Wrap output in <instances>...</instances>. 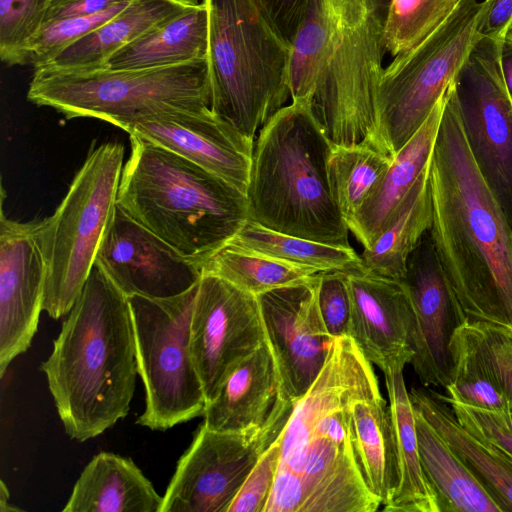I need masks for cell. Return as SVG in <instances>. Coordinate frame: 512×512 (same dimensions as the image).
<instances>
[{
  "label": "cell",
  "mask_w": 512,
  "mask_h": 512,
  "mask_svg": "<svg viewBox=\"0 0 512 512\" xmlns=\"http://www.w3.org/2000/svg\"><path fill=\"white\" fill-rule=\"evenodd\" d=\"M500 67L512 100V26L508 29L500 46Z\"/></svg>",
  "instance_id": "cell-45"
},
{
  "label": "cell",
  "mask_w": 512,
  "mask_h": 512,
  "mask_svg": "<svg viewBox=\"0 0 512 512\" xmlns=\"http://www.w3.org/2000/svg\"><path fill=\"white\" fill-rule=\"evenodd\" d=\"M265 341L257 296L218 276L202 273L192 310L189 346L206 404Z\"/></svg>",
  "instance_id": "cell-14"
},
{
  "label": "cell",
  "mask_w": 512,
  "mask_h": 512,
  "mask_svg": "<svg viewBox=\"0 0 512 512\" xmlns=\"http://www.w3.org/2000/svg\"><path fill=\"white\" fill-rule=\"evenodd\" d=\"M280 394V377L265 341L225 380L206 404L203 424L215 431L239 432L262 425Z\"/></svg>",
  "instance_id": "cell-23"
},
{
  "label": "cell",
  "mask_w": 512,
  "mask_h": 512,
  "mask_svg": "<svg viewBox=\"0 0 512 512\" xmlns=\"http://www.w3.org/2000/svg\"><path fill=\"white\" fill-rule=\"evenodd\" d=\"M228 244L316 272L346 270L360 263V256L352 247H336L292 236L249 219Z\"/></svg>",
  "instance_id": "cell-32"
},
{
  "label": "cell",
  "mask_w": 512,
  "mask_h": 512,
  "mask_svg": "<svg viewBox=\"0 0 512 512\" xmlns=\"http://www.w3.org/2000/svg\"><path fill=\"white\" fill-rule=\"evenodd\" d=\"M124 164L116 204L185 257L201 265L249 219L246 195L197 164L137 136Z\"/></svg>",
  "instance_id": "cell-5"
},
{
  "label": "cell",
  "mask_w": 512,
  "mask_h": 512,
  "mask_svg": "<svg viewBox=\"0 0 512 512\" xmlns=\"http://www.w3.org/2000/svg\"><path fill=\"white\" fill-rule=\"evenodd\" d=\"M512 26V0H491L480 26V35L503 41Z\"/></svg>",
  "instance_id": "cell-44"
},
{
  "label": "cell",
  "mask_w": 512,
  "mask_h": 512,
  "mask_svg": "<svg viewBox=\"0 0 512 512\" xmlns=\"http://www.w3.org/2000/svg\"><path fill=\"white\" fill-rule=\"evenodd\" d=\"M163 496L131 458L96 454L84 467L63 512H160Z\"/></svg>",
  "instance_id": "cell-24"
},
{
  "label": "cell",
  "mask_w": 512,
  "mask_h": 512,
  "mask_svg": "<svg viewBox=\"0 0 512 512\" xmlns=\"http://www.w3.org/2000/svg\"><path fill=\"white\" fill-rule=\"evenodd\" d=\"M414 414L422 468L439 512H503L435 428L415 409Z\"/></svg>",
  "instance_id": "cell-28"
},
{
  "label": "cell",
  "mask_w": 512,
  "mask_h": 512,
  "mask_svg": "<svg viewBox=\"0 0 512 512\" xmlns=\"http://www.w3.org/2000/svg\"><path fill=\"white\" fill-rule=\"evenodd\" d=\"M27 99L66 119L95 118L129 133L138 120L162 110L211 107L208 61L146 69L37 68Z\"/></svg>",
  "instance_id": "cell-8"
},
{
  "label": "cell",
  "mask_w": 512,
  "mask_h": 512,
  "mask_svg": "<svg viewBox=\"0 0 512 512\" xmlns=\"http://www.w3.org/2000/svg\"><path fill=\"white\" fill-rule=\"evenodd\" d=\"M317 303L328 334L333 339L348 336L351 298L345 270L317 273Z\"/></svg>",
  "instance_id": "cell-39"
},
{
  "label": "cell",
  "mask_w": 512,
  "mask_h": 512,
  "mask_svg": "<svg viewBox=\"0 0 512 512\" xmlns=\"http://www.w3.org/2000/svg\"><path fill=\"white\" fill-rule=\"evenodd\" d=\"M281 456V434L262 453L228 512H264L276 478Z\"/></svg>",
  "instance_id": "cell-40"
},
{
  "label": "cell",
  "mask_w": 512,
  "mask_h": 512,
  "mask_svg": "<svg viewBox=\"0 0 512 512\" xmlns=\"http://www.w3.org/2000/svg\"><path fill=\"white\" fill-rule=\"evenodd\" d=\"M198 284L169 298L128 297L145 409L136 423L165 431L203 415L202 383L189 346Z\"/></svg>",
  "instance_id": "cell-11"
},
{
  "label": "cell",
  "mask_w": 512,
  "mask_h": 512,
  "mask_svg": "<svg viewBox=\"0 0 512 512\" xmlns=\"http://www.w3.org/2000/svg\"><path fill=\"white\" fill-rule=\"evenodd\" d=\"M40 370L71 439L95 438L128 414L139 375L130 303L96 262Z\"/></svg>",
  "instance_id": "cell-3"
},
{
  "label": "cell",
  "mask_w": 512,
  "mask_h": 512,
  "mask_svg": "<svg viewBox=\"0 0 512 512\" xmlns=\"http://www.w3.org/2000/svg\"><path fill=\"white\" fill-rule=\"evenodd\" d=\"M124 146L107 141L90 147L55 212L41 219L47 278L43 311L67 315L80 295L116 206Z\"/></svg>",
  "instance_id": "cell-9"
},
{
  "label": "cell",
  "mask_w": 512,
  "mask_h": 512,
  "mask_svg": "<svg viewBox=\"0 0 512 512\" xmlns=\"http://www.w3.org/2000/svg\"><path fill=\"white\" fill-rule=\"evenodd\" d=\"M430 235L469 321L512 329V229L466 140L453 82L430 160Z\"/></svg>",
  "instance_id": "cell-1"
},
{
  "label": "cell",
  "mask_w": 512,
  "mask_h": 512,
  "mask_svg": "<svg viewBox=\"0 0 512 512\" xmlns=\"http://www.w3.org/2000/svg\"><path fill=\"white\" fill-rule=\"evenodd\" d=\"M486 361L512 405V329L470 321Z\"/></svg>",
  "instance_id": "cell-41"
},
{
  "label": "cell",
  "mask_w": 512,
  "mask_h": 512,
  "mask_svg": "<svg viewBox=\"0 0 512 512\" xmlns=\"http://www.w3.org/2000/svg\"><path fill=\"white\" fill-rule=\"evenodd\" d=\"M491 0H459L430 35L383 69L377 95V131L394 155L418 131L454 81L481 37Z\"/></svg>",
  "instance_id": "cell-10"
},
{
  "label": "cell",
  "mask_w": 512,
  "mask_h": 512,
  "mask_svg": "<svg viewBox=\"0 0 512 512\" xmlns=\"http://www.w3.org/2000/svg\"><path fill=\"white\" fill-rule=\"evenodd\" d=\"M53 0H0V58L8 66L29 64L31 40L45 23Z\"/></svg>",
  "instance_id": "cell-36"
},
{
  "label": "cell",
  "mask_w": 512,
  "mask_h": 512,
  "mask_svg": "<svg viewBox=\"0 0 512 512\" xmlns=\"http://www.w3.org/2000/svg\"><path fill=\"white\" fill-rule=\"evenodd\" d=\"M196 3L197 0H131L118 14L69 45L42 67L63 70L102 68L122 47Z\"/></svg>",
  "instance_id": "cell-27"
},
{
  "label": "cell",
  "mask_w": 512,
  "mask_h": 512,
  "mask_svg": "<svg viewBox=\"0 0 512 512\" xmlns=\"http://www.w3.org/2000/svg\"><path fill=\"white\" fill-rule=\"evenodd\" d=\"M403 371L404 367H393L383 372L396 439L400 479L393 499L382 510L439 512L436 495L422 468L415 414Z\"/></svg>",
  "instance_id": "cell-29"
},
{
  "label": "cell",
  "mask_w": 512,
  "mask_h": 512,
  "mask_svg": "<svg viewBox=\"0 0 512 512\" xmlns=\"http://www.w3.org/2000/svg\"><path fill=\"white\" fill-rule=\"evenodd\" d=\"M495 447V446H494ZM497 450L499 451V453L501 454V456L511 465L512 467V456L507 454L506 452H504L503 450L499 449L498 447H496Z\"/></svg>",
  "instance_id": "cell-47"
},
{
  "label": "cell",
  "mask_w": 512,
  "mask_h": 512,
  "mask_svg": "<svg viewBox=\"0 0 512 512\" xmlns=\"http://www.w3.org/2000/svg\"><path fill=\"white\" fill-rule=\"evenodd\" d=\"M130 1L131 0H53L48 9L45 23L68 17L94 15L119 3Z\"/></svg>",
  "instance_id": "cell-43"
},
{
  "label": "cell",
  "mask_w": 512,
  "mask_h": 512,
  "mask_svg": "<svg viewBox=\"0 0 512 512\" xmlns=\"http://www.w3.org/2000/svg\"><path fill=\"white\" fill-rule=\"evenodd\" d=\"M128 134L182 156L246 195L254 141L210 106L159 111L138 120Z\"/></svg>",
  "instance_id": "cell-20"
},
{
  "label": "cell",
  "mask_w": 512,
  "mask_h": 512,
  "mask_svg": "<svg viewBox=\"0 0 512 512\" xmlns=\"http://www.w3.org/2000/svg\"><path fill=\"white\" fill-rule=\"evenodd\" d=\"M95 262L127 297L177 296L202 277L200 263L179 253L117 204Z\"/></svg>",
  "instance_id": "cell-18"
},
{
  "label": "cell",
  "mask_w": 512,
  "mask_h": 512,
  "mask_svg": "<svg viewBox=\"0 0 512 512\" xmlns=\"http://www.w3.org/2000/svg\"><path fill=\"white\" fill-rule=\"evenodd\" d=\"M332 142L308 101L278 110L254 140L246 192L249 220L323 244L350 248L349 228L330 190Z\"/></svg>",
  "instance_id": "cell-4"
},
{
  "label": "cell",
  "mask_w": 512,
  "mask_h": 512,
  "mask_svg": "<svg viewBox=\"0 0 512 512\" xmlns=\"http://www.w3.org/2000/svg\"><path fill=\"white\" fill-rule=\"evenodd\" d=\"M345 271L351 298L348 336L382 372L410 364L412 311L402 280L369 273L360 263Z\"/></svg>",
  "instance_id": "cell-21"
},
{
  "label": "cell",
  "mask_w": 512,
  "mask_h": 512,
  "mask_svg": "<svg viewBox=\"0 0 512 512\" xmlns=\"http://www.w3.org/2000/svg\"><path fill=\"white\" fill-rule=\"evenodd\" d=\"M342 381L341 402L353 447L371 493L388 505L399 485L393 421L372 364L350 336L335 338Z\"/></svg>",
  "instance_id": "cell-15"
},
{
  "label": "cell",
  "mask_w": 512,
  "mask_h": 512,
  "mask_svg": "<svg viewBox=\"0 0 512 512\" xmlns=\"http://www.w3.org/2000/svg\"><path fill=\"white\" fill-rule=\"evenodd\" d=\"M388 4L309 0L292 40L290 98L309 102L335 145L369 142L385 151L378 138L377 95Z\"/></svg>",
  "instance_id": "cell-2"
},
{
  "label": "cell",
  "mask_w": 512,
  "mask_h": 512,
  "mask_svg": "<svg viewBox=\"0 0 512 512\" xmlns=\"http://www.w3.org/2000/svg\"><path fill=\"white\" fill-rule=\"evenodd\" d=\"M208 9L191 5L161 21L115 52L102 68L146 69L207 59Z\"/></svg>",
  "instance_id": "cell-25"
},
{
  "label": "cell",
  "mask_w": 512,
  "mask_h": 512,
  "mask_svg": "<svg viewBox=\"0 0 512 512\" xmlns=\"http://www.w3.org/2000/svg\"><path fill=\"white\" fill-rule=\"evenodd\" d=\"M211 109L254 141L290 97L291 45L261 0H203Z\"/></svg>",
  "instance_id": "cell-7"
},
{
  "label": "cell",
  "mask_w": 512,
  "mask_h": 512,
  "mask_svg": "<svg viewBox=\"0 0 512 512\" xmlns=\"http://www.w3.org/2000/svg\"><path fill=\"white\" fill-rule=\"evenodd\" d=\"M409 396L413 408L442 436L502 510L512 511V467L497 448L466 430L442 393L420 386L412 387Z\"/></svg>",
  "instance_id": "cell-26"
},
{
  "label": "cell",
  "mask_w": 512,
  "mask_h": 512,
  "mask_svg": "<svg viewBox=\"0 0 512 512\" xmlns=\"http://www.w3.org/2000/svg\"><path fill=\"white\" fill-rule=\"evenodd\" d=\"M334 339L322 371L294 403L264 512H374L381 503L362 476L341 402Z\"/></svg>",
  "instance_id": "cell-6"
},
{
  "label": "cell",
  "mask_w": 512,
  "mask_h": 512,
  "mask_svg": "<svg viewBox=\"0 0 512 512\" xmlns=\"http://www.w3.org/2000/svg\"><path fill=\"white\" fill-rule=\"evenodd\" d=\"M402 282L412 311L410 362L425 387L452 381L451 341L467 320L436 254L430 231L409 256Z\"/></svg>",
  "instance_id": "cell-16"
},
{
  "label": "cell",
  "mask_w": 512,
  "mask_h": 512,
  "mask_svg": "<svg viewBox=\"0 0 512 512\" xmlns=\"http://www.w3.org/2000/svg\"><path fill=\"white\" fill-rule=\"evenodd\" d=\"M128 3H119L94 15L68 17L45 23L31 40L29 64L35 69L42 67L69 45L102 26Z\"/></svg>",
  "instance_id": "cell-37"
},
{
  "label": "cell",
  "mask_w": 512,
  "mask_h": 512,
  "mask_svg": "<svg viewBox=\"0 0 512 512\" xmlns=\"http://www.w3.org/2000/svg\"><path fill=\"white\" fill-rule=\"evenodd\" d=\"M9 491L5 483L0 482V512L21 511L20 508L9 504Z\"/></svg>",
  "instance_id": "cell-46"
},
{
  "label": "cell",
  "mask_w": 512,
  "mask_h": 512,
  "mask_svg": "<svg viewBox=\"0 0 512 512\" xmlns=\"http://www.w3.org/2000/svg\"><path fill=\"white\" fill-rule=\"evenodd\" d=\"M47 261L41 219L0 216V377L31 345L43 311Z\"/></svg>",
  "instance_id": "cell-19"
},
{
  "label": "cell",
  "mask_w": 512,
  "mask_h": 512,
  "mask_svg": "<svg viewBox=\"0 0 512 512\" xmlns=\"http://www.w3.org/2000/svg\"><path fill=\"white\" fill-rule=\"evenodd\" d=\"M453 365L447 397L460 403L485 408L506 409L511 403L486 361L472 324L467 320L451 341Z\"/></svg>",
  "instance_id": "cell-33"
},
{
  "label": "cell",
  "mask_w": 512,
  "mask_h": 512,
  "mask_svg": "<svg viewBox=\"0 0 512 512\" xmlns=\"http://www.w3.org/2000/svg\"><path fill=\"white\" fill-rule=\"evenodd\" d=\"M280 32L291 45L309 0H261Z\"/></svg>",
  "instance_id": "cell-42"
},
{
  "label": "cell",
  "mask_w": 512,
  "mask_h": 512,
  "mask_svg": "<svg viewBox=\"0 0 512 512\" xmlns=\"http://www.w3.org/2000/svg\"><path fill=\"white\" fill-rule=\"evenodd\" d=\"M501 43L481 36L453 85L469 149L512 229V100L500 67Z\"/></svg>",
  "instance_id": "cell-13"
},
{
  "label": "cell",
  "mask_w": 512,
  "mask_h": 512,
  "mask_svg": "<svg viewBox=\"0 0 512 512\" xmlns=\"http://www.w3.org/2000/svg\"><path fill=\"white\" fill-rule=\"evenodd\" d=\"M393 158L369 142L332 143L327 161L328 180L332 197L346 224L376 191Z\"/></svg>",
  "instance_id": "cell-31"
},
{
  "label": "cell",
  "mask_w": 512,
  "mask_h": 512,
  "mask_svg": "<svg viewBox=\"0 0 512 512\" xmlns=\"http://www.w3.org/2000/svg\"><path fill=\"white\" fill-rule=\"evenodd\" d=\"M429 167L430 163L414 184L393 223L359 255L360 265L365 271L403 279L409 256L432 226Z\"/></svg>",
  "instance_id": "cell-30"
},
{
  "label": "cell",
  "mask_w": 512,
  "mask_h": 512,
  "mask_svg": "<svg viewBox=\"0 0 512 512\" xmlns=\"http://www.w3.org/2000/svg\"><path fill=\"white\" fill-rule=\"evenodd\" d=\"M317 273L308 281L257 296L266 341L279 372L281 397L293 402L312 386L334 344L318 309Z\"/></svg>",
  "instance_id": "cell-17"
},
{
  "label": "cell",
  "mask_w": 512,
  "mask_h": 512,
  "mask_svg": "<svg viewBox=\"0 0 512 512\" xmlns=\"http://www.w3.org/2000/svg\"><path fill=\"white\" fill-rule=\"evenodd\" d=\"M459 0H389L384 37L392 56L430 35L452 13Z\"/></svg>",
  "instance_id": "cell-35"
},
{
  "label": "cell",
  "mask_w": 512,
  "mask_h": 512,
  "mask_svg": "<svg viewBox=\"0 0 512 512\" xmlns=\"http://www.w3.org/2000/svg\"><path fill=\"white\" fill-rule=\"evenodd\" d=\"M459 423L470 433L512 456V405L485 409L457 402L442 394Z\"/></svg>",
  "instance_id": "cell-38"
},
{
  "label": "cell",
  "mask_w": 512,
  "mask_h": 512,
  "mask_svg": "<svg viewBox=\"0 0 512 512\" xmlns=\"http://www.w3.org/2000/svg\"><path fill=\"white\" fill-rule=\"evenodd\" d=\"M444 102L445 94L418 131L394 155L376 191L347 223L349 231L364 248L371 246L393 223L414 184L429 165L441 124Z\"/></svg>",
  "instance_id": "cell-22"
},
{
  "label": "cell",
  "mask_w": 512,
  "mask_h": 512,
  "mask_svg": "<svg viewBox=\"0 0 512 512\" xmlns=\"http://www.w3.org/2000/svg\"><path fill=\"white\" fill-rule=\"evenodd\" d=\"M202 273L218 276L258 296L308 281L317 272L227 244L203 263Z\"/></svg>",
  "instance_id": "cell-34"
},
{
  "label": "cell",
  "mask_w": 512,
  "mask_h": 512,
  "mask_svg": "<svg viewBox=\"0 0 512 512\" xmlns=\"http://www.w3.org/2000/svg\"><path fill=\"white\" fill-rule=\"evenodd\" d=\"M280 397L260 426L215 431L203 423L178 460L160 512H228L262 453L282 433L294 408Z\"/></svg>",
  "instance_id": "cell-12"
}]
</instances>
